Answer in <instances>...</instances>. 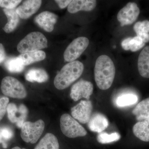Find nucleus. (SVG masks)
I'll list each match as a JSON object with an SVG mask.
<instances>
[{
  "label": "nucleus",
  "mask_w": 149,
  "mask_h": 149,
  "mask_svg": "<svg viewBox=\"0 0 149 149\" xmlns=\"http://www.w3.org/2000/svg\"><path fill=\"white\" fill-rule=\"evenodd\" d=\"M58 19L57 15L49 11L41 13L35 18V21L40 27L45 31L51 32Z\"/></svg>",
  "instance_id": "obj_13"
},
{
  "label": "nucleus",
  "mask_w": 149,
  "mask_h": 149,
  "mask_svg": "<svg viewBox=\"0 0 149 149\" xmlns=\"http://www.w3.org/2000/svg\"><path fill=\"white\" fill-rule=\"evenodd\" d=\"M48 42L45 35L38 32H31L19 43L17 50L21 54L40 50L47 48Z\"/></svg>",
  "instance_id": "obj_3"
},
{
  "label": "nucleus",
  "mask_w": 149,
  "mask_h": 149,
  "mask_svg": "<svg viewBox=\"0 0 149 149\" xmlns=\"http://www.w3.org/2000/svg\"><path fill=\"white\" fill-rule=\"evenodd\" d=\"M7 111L9 120L12 123H15L18 128H21L28 113L26 107L21 104L17 107L15 104L10 103L8 105Z\"/></svg>",
  "instance_id": "obj_11"
},
{
  "label": "nucleus",
  "mask_w": 149,
  "mask_h": 149,
  "mask_svg": "<svg viewBox=\"0 0 149 149\" xmlns=\"http://www.w3.org/2000/svg\"><path fill=\"white\" fill-rule=\"evenodd\" d=\"M138 100V97L136 95L131 94H125L117 98L116 104L118 107L128 106L136 104Z\"/></svg>",
  "instance_id": "obj_26"
},
{
  "label": "nucleus",
  "mask_w": 149,
  "mask_h": 149,
  "mask_svg": "<svg viewBox=\"0 0 149 149\" xmlns=\"http://www.w3.org/2000/svg\"><path fill=\"white\" fill-rule=\"evenodd\" d=\"M3 12L8 18V22L3 29L7 33H11L16 29L19 22V16L15 8L3 9Z\"/></svg>",
  "instance_id": "obj_18"
},
{
  "label": "nucleus",
  "mask_w": 149,
  "mask_h": 149,
  "mask_svg": "<svg viewBox=\"0 0 149 149\" xmlns=\"http://www.w3.org/2000/svg\"><path fill=\"white\" fill-rule=\"evenodd\" d=\"M95 79L98 87L107 90L111 87L115 76V67L108 56L102 55L96 60L95 64Z\"/></svg>",
  "instance_id": "obj_1"
},
{
  "label": "nucleus",
  "mask_w": 149,
  "mask_h": 149,
  "mask_svg": "<svg viewBox=\"0 0 149 149\" xmlns=\"http://www.w3.org/2000/svg\"><path fill=\"white\" fill-rule=\"evenodd\" d=\"M25 79L30 82L42 83L48 80L49 76L44 70L36 68L29 70L25 75Z\"/></svg>",
  "instance_id": "obj_23"
},
{
  "label": "nucleus",
  "mask_w": 149,
  "mask_h": 149,
  "mask_svg": "<svg viewBox=\"0 0 149 149\" xmlns=\"http://www.w3.org/2000/svg\"><path fill=\"white\" fill-rule=\"evenodd\" d=\"M93 107L89 100H82L71 109V114L73 118L81 123L85 124L91 119Z\"/></svg>",
  "instance_id": "obj_9"
},
{
  "label": "nucleus",
  "mask_w": 149,
  "mask_h": 149,
  "mask_svg": "<svg viewBox=\"0 0 149 149\" xmlns=\"http://www.w3.org/2000/svg\"><path fill=\"white\" fill-rule=\"evenodd\" d=\"M24 65H28L36 62L41 61L45 58V53L42 51L39 50L29 52L21 54L19 56Z\"/></svg>",
  "instance_id": "obj_22"
},
{
  "label": "nucleus",
  "mask_w": 149,
  "mask_h": 149,
  "mask_svg": "<svg viewBox=\"0 0 149 149\" xmlns=\"http://www.w3.org/2000/svg\"><path fill=\"white\" fill-rule=\"evenodd\" d=\"M21 1L19 0H0V6L8 9H14Z\"/></svg>",
  "instance_id": "obj_29"
},
{
  "label": "nucleus",
  "mask_w": 149,
  "mask_h": 149,
  "mask_svg": "<svg viewBox=\"0 0 149 149\" xmlns=\"http://www.w3.org/2000/svg\"><path fill=\"white\" fill-rule=\"evenodd\" d=\"M1 88L4 95L10 97L23 99L27 96L24 85L16 78L11 76L3 78Z\"/></svg>",
  "instance_id": "obj_6"
},
{
  "label": "nucleus",
  "mask_w": 149,
  "mask_h": 149,
  "mask_svg": "<svg viewBox=\"0 0 149 149\" xmlns=\"http://www.w3.org/2000/svg\"><path fill=\"white\" fill-rule=\"evenodd\" d=\"M13 132L10 128L6 126L0 127V143L6 148L7 147V142L13 137Z\"/></svg>",
  "instance_id": "obj_28"
},
{
  "label": "nucleus",
  "mask_w": 149,
  "mask_h": 149,
  "mask_svg": "<svg viewBox=\"0 0 149 149\" xmlns=\"http://www.w3.org/2000/svg\"><path fill=\"white\" fill-rule=\"evenodd\" d=\"M138 68L141 76L149 78V46L144 48L139 54Z\"/></svg>",
  "instance_id": "obj_16"
},
{
  "label": "nucleus",
  "mask_w": 149,
  "mask_h": 149,
  "mask_svg": "<svg viewBox=\"0 0 149 149\" xmlns=\"http://www.w3.org/2000/svg\"><path fill=\"white\" fill-rule=\"evenodd\" d=\"M89 40L85 37L76 38L67 47L63 54L65 61L70 62L75 61L89 46Z\"/></svg>",
  "instance_id": "obj_7"
},
{
  "label": "nucleus",
  "mask_w": 149,
  "mask_h": 149,
  "mask_svg": "<svg viewBox=\"0 0 149 149\" xmlns=\"http://www.w3.org/2000/svg\"><path fill=\"white\" fill-rule=\"evenodd\" d=\"M45 128V122L41 119L35 122H25L22 126L20 136L24 142L35 144L42 136Z\"/></svg>",
  "instance_id": "obj_5"
},
{
  "label": "nucleus",
  "mask_w": 149,
  "mask_h": 149,
  "mask_svg": "<svg viewBox=\"0 0 149 149\" xmlns=\"http://www.w3.org/2000/svg\"><path fill=\"white\" fill-rule=\"evenodd\" d=\"M11 149H26L24 148H19V147H14V148H12Z\"/></svg>",
  "instance_id": "obj_33"
},
{
  "label": "nucleus",
  "mask_w": 149,
  "mask_h": 149,
  "mask_svg": "<svg viewBox=\"0 0 149 149\" xmlns=\"http://www.w3.org/2000/svg\"><path fill=\"white\" fill-rule=\"evenodd\" d=\"M97 6V1L94 0H74L68 6V10L70 13H75L79 11H90Z\"/></svg>",
  "instance_id": "obj_15"
},
{
  "label": "nucleus",
  "mask_w": 149,
  "mask_h": 149,
  "mask_svg": "<svg viewBox=\"0 0 149 149\" xmlns=\"http://www.w3.org/2000/svg\"><path fill=\"white\" fill-rule=\"evenodd\" d=\"M42 1L39 0H29L23 2L16 9L19 17L23 19L29 18L36 13L40 9Z\"/></svg>",
  "instance_id": "obj_12"
},
{
  "label": "nucleus",
  "mask_w": 149,
  "mask_h": 149,
  "mask_svg": "<svg viewBox=\"0 0 149 149\" xmlns=\"http://www.w3.org/2000/svg\"><path fill=\"white\" fill-rule=\"evenodd\" d=\"M9 100L8 97H3L0 99V121L2 119L7 111Z\"/></svg>",
  "instance_id": "obj_30"
},
{
  "label": "nucleus",
  "mask_w": 149,
  "mask_h": 149,
  "mask_svg": "<svg viewBox=\"0 0 149 149\" xmlns=\"http://www.w3.org/2000/svg\"><path fill=\"white\" fill-rule=\"evenodd\" d=\"M34 149H59L58 141L54 134H46Z\"/></svg>",
  "instance_id": "obj_19"
},
{
  "label": "nucleus",
  "mask_w": 149,
  "mask_h": 149,
  "mask_svg": "<svg viewBox=\"0 0 149 149\" xmlns=\"http://www.w3.org/2000/svg\"><path fill=\"white\" fill-rule=\"evenodd\" d=\"M6 68L10 72L18 73L23 71L24 65L19 56L10 58L5 63Z\"/></svg>",
  "instance_id": "obj_25"
},
{
  "label": "nucleus",
  "mask_w": 149,
  "mask_h": 149,
  "mask_svg": "<svg viewBox=\"0 0 149 149\" xmlns=\"http://www.w3.org/2000/svg\"><path fill=\"white\" fill-rule=\"evenodd\" d=\"M84 65L81 62H70L62 68L54 80L57 89L64 90L79 78L84 70Z\"/></svg>",
  "instance_id": "obj_2"
},
{
  "label": "nucleus",
  "mask_w": 149,
  "mask_h": 149,
  "mask_svg": "<svg viewBox=\"0 0 149 149\" xmlns=\"http://www.w3.org/2000/svg\"><path fill=\"white\" fill-rule=\"evenodd\" d=\"M133 29L137 34V36L140 37L144 42L149 41V21L145 20L136 22L133 27Z\"/></svg>",
  "instance_id": "obj_24"
},
{
  "label": "nucleus",
  "mask_w": 149,
  "mask_h": 149,
  "mask_svg": "<svg viewBox=\"0 0 149 149\" xmlns=\"http://www.w3.org/2000/svg\"><path fill=\"white\" fill-rule=\"evenodd\" d=\"M133 131L138 139L144 142H149V117L137 122L133 126Z\"/></svg>",
  "instance_id": "obj_17"
},
{
  "label": "nucleus",
  "mask_w": 149,
  "mask_h": 149,
  "mask_svg": "<svg viewBox=\"0 0 149 149\" xmlns=\"http://www.w3.org/2000/svg\"><path fill=\"white\" fill-rule=\"evenodd\" d=\"M93 92L92 83L85 80H81L74 84L71 89L70 96L74 101L84 98L89 100Z\"/></svg>",
  "instance_id": "obj_10"
},
{
  "label": "nucleus",
  "mask_w": 149,
  "mask_h": 149,
  "mask_svg": "<svg viewBox=\"0 0 149 149\" xmlns=\"http://www.w3.org/2000/svg\"><path fill=\"white\" fill-rule=\"evenodd\" d=\"M145 45L143 40L140 37L136 36L134 37H128L124 39L121 42L123 49L125 50H130L136 52L139 50Z\"/></svg>",
  "instance_id": "obj_20"
},
{
  "label": "nucleus",
  "mask_w": 149,
  "mask_h": 149,
  "mask_svg": "<svg viewBox=\"0 0 149 149\" xmlns=\"http://www.w3.org/2000/svg\"><path fill=\"white\" fill-rule=\"evenodd\" d=\"M132 113L136 119L142 121L149 117V97L139 103L133 110Z\"/></svg>",
  "instance_id": "obj_21"
},
{
  "label": "nucleus",
  "mask_w": 149,
  "mask_h": 149,
  "mask_svg": "<svg viewBox=\"0 0 149 149\" xmlns=\"http://www.w3.org/2000/svg\"><path fill=\"white\" fill-rule=\"evenodd\" d=\"M120 136L117 132L108 134L105 132L99 133L97 137V141L100 143L108 144L119 141Z\"/></svg>",
  "instance_id": "obj_27"
},
{
  "label": "nucleus",
  "mask_w": 149,
  "mask_h": 149,
  "mask_svg": "<svg viewBox=\"0 0 149 149\" xmlns=\"http://www.w3.org/2000/svg\"><path fill=\"white\" fill-rule=\"evenodd\" d=\"M88 123V127L91 131L98 133L105 130L109 125L107 118L100 113H95L91 116Z\"/></svg>",
  "instance_id": "obj_14"
},
{
  "label": "nucleus",
  "mask_w": 149,
  "mask_h": 149,
  "mask_svg": "<svg viewBox=\"0 0 149 149\" xmlns=\"http://www.w3.org/2000/svg\"><path fill=\"white\" fill-rule=\"evenodd\" d=\"M60 127L62 132L68 138L84 137L87 135V131L85 128L67 113L61 116L60 118Z\"/></svg>",
  "instance_id": "obj_4"
},
{
  "label": "nucleus",
  "mask_w": 149,
  "mask_h": 149,
  "mask_svg": "<svg viewBox=\"0 0 149 149\" xmlns=\"http://www.w3.org/2000/svg\"><path fill=\"white\" fill-rule=\"evenodd\" d=\"M71 1L69 0L65 1H61V0H56L55 1L58 5L59 7L61 9H63L68 6L69 4L71 3Z\"/></svg>",
  "instance_id": "obj_31"
},
{
  "label": "nucleus",
  "mask_w": 149,
  "mask_h": 149,
  "mask_svg": "<svg viewBox=\"0 0 149 149\" xmlns=\"http://www.w3.org/2000/svg\"><path fill=\"white\" fill-rule=\"evenodd\" d=\"M140 13V9L137 4L129 2L118 12L117 19L121 26L130 25L136 21Z\"/></svg>",
  "instance_id": "obj_8"
},
{
  "label": "nucleus",
  "mask_w": 149,
  "mask_h": 149,
  "mask_svg": "<svg viewBox=\"0 0 149 149\" xmlns=\"http://www.w3.org/2000/svg\"><path fill=\"white\" fill-rule=\"evenodd\" d=\"M6 54L5 50L2 44L0 43V64L5 59Z\"/></svg>",
  "instance_id": "obj_32"
}]
</instances>
